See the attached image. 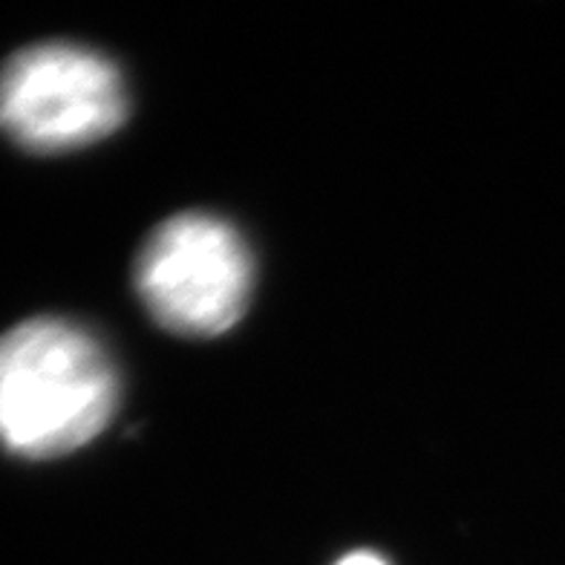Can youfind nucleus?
<instances>
[{"instance_id": "f257e3e1", "label": "nucleus", "mask_w": 565, "mask_h": 565, "mask_svg": "<svg viewBox=\"0 0 565 565\" xmlns=\"http://www.w3.org/2000/svg\"><path fill=\"white\" fill-rule=\"evenodd\" d=\"M119 407V372L93 332L64 318L0 335V445L55 459L89 445Z\"/></svg>"}, {"instance_id": "20e7f679", "label": "nucleus", "mask_w": 565, "mask_h": 565, "mask_svg": "<svg viewBox=\"0 0 565 565\" xmlns=\"http://www.w3.org/2000/svg\"><path fill=\"white\" fill-rule=\"evenodd\" d=\"M335 565H390L387 559L372 554V551H355V554H347L343 559H338Z\"/></svg>"}, {"instance_id": "f03ea898", "label": "nucleus", "mask_w": 565, "mask_h": 565, "mask_svg": "<svg viewBox=\"0 0 565 565\" xmlns=\"http://www.w3.org/2000/svg\"><path fill=\"white\" fill-rule=\"evenodd\" d=\"M254 260L239 231L220 216H171L136 257V291L159 327L185 338L228 332L248 309Z\"/></svg>"}, {"instance_id": "7ed1b4c3", "label": "nucleus", "mask_w": 565, "mask_h": 565, "mask_svg": "<svg viewBox=\"0 0 565 565\" xmlns=\"http://www.w3.org/2000/svg\"><path fill=\"white\" fill-rule=\"evenodd\" d=\"M119 67L75 44H35L0 70V130L32 153L87 148L127 119Z\"/></svg>"}]
</instances>
